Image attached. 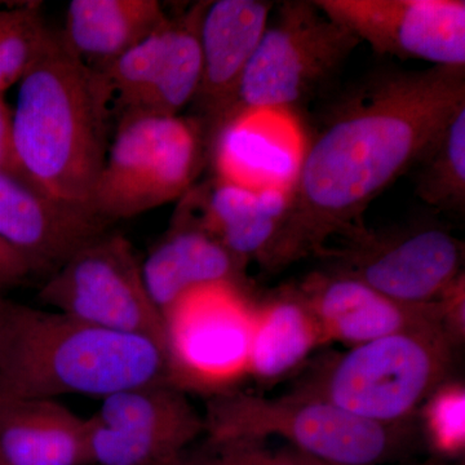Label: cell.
Instances as JSON below:
<instances>
[{
    "label": "cell",
    "instance_id": "1",
    "mask_svg": "<svg viewBox=\"0 0 465 465\" xmlns=\"http://www.w3.org/2000/svg\"><path fill=\"white\" fill-rule=\"evenodd\" d=\"M465 108V66H381L338 92L318 116L289 193L268 272L316 256L351 225Z\"/></svg>",
    "mask_w": 465,
    "mask_h": 465
},
{
    "label": "cell",
    "instance_id": "2",
    "mask_svg": "<svg viewBox=\"0 0 465 465\" xmlns=\"http://www.w3.org/2000/svg\"><path fill=\"white\" fill-rule=\"evenodd\" d=\"M113 106L114 92L106 75L75 56L61 33L51 30L18 82L14 109L18 161L34 188L91 211L112 142Z\"/></svg>",
    "mask_w": 465,
    "mask_h": 465
},
{
    "label": "cell",
    "instance_id": "3",
    "mask_svg": "<svg viewBox=\"0 0 465 465\" xmlns=\"http://www.w3.org/2000/svg\"><path fill=\"white\" fill-rule=\"evenodd\" d=\"M158 381H168L167 362L155 342L0 296L3 396L103 400Z\"/></svg>",
    "mask_w": 465,
    "mask_h": 465
},
{
    "label": "cell",
    "instance_id": "4",
    "mask_svg": "<svg viewBox=\"0 0 465 465\" xmlns=\"http://www.w3.org/2000/svg\"><path fill=\"white\" fill-rule=\"evenodd\" d=\"M454 351L440 324L419 327L323 354L289 391L374 423H407L449 381Z\"/></svg>",
    "mask_w": 465,
    "mask_h": 465
},
{
    "label": "cell",
    "instance_id": "5",
    "mask_svg": "<svg viewBox=\"0 0 465 465\" xmlns=\"http://www.w3.org/2000/svg\"><path fill=\"white\" fill-rule=\"evenodd\" d=\"M213 439L283 440L329 465H387L405 460L423 445L418 420L381 424L324 401L282 394L273 399L229 391L211 397L203 415Z\"/></svg>",
    "mask_w": 465,
    "mask_h": 465
},
{
    "label": "cell",
    "instance_id": "6",
    "mask_svg": "<svg viewBox=\"0 0 465 465\" xmlns=\"http://www.w3.org/2000/svg\"><path fill=\"white\" fill-rule=\"evenodd\" d=\"M360 45L314 0L274 5L242 78L229 128L266 110L295 112L326 94Z\"/></svg>",
    "mask_w": 465,
    "mask_h": 465
},
{
    "label": "cell",
    "instance_id": "7",
    "mask_svg": "<svg viewBox=\"0 0 465 465\" xmlns=\"http://www.w3.org/2000/svg\"><path fill=\"white\" fill-rule=\"evenodd\" d=\"M210 163L203 128L189 116L119 115L91 200L106 223L179 201Z\"/></svg>",
    "mask_w": 465,
    "mask_h": 465
},
{
    "label": "cell",
    "instance_id": "8",
    "mask_svg": "<svg viewBox=\"0 0 465 465\" xmlns=\"http://www.w3.org/2000/svg\"><path fill=\"white\" fill-rule=\"evenodd\" d=\"M314 258L323 271L353 278L405 304H430L463 274L464 243L433 220L369 228L351 225Z\"/></svg>",
    "mask_w": 465,
    "mask_h": 465
},
{
    "label": "cell",
    "instance_id": "9",
    "mask_svg": "<svg viewBox=\"0 0 465 465\" xmlns=\"http://www.w3.org/2000/svg\"><path fill=\"white\" fill-rule=\"evenodd\" d=\"M255 302L249 287L215 283L171 305L163 313L168 382L213 397L247 378Z\"/></svg>",
    "mask_w": 465,
    "mask_h": 465
},
{
    "label": "cell",
    "instance_id": "10",
    "mask_svg": "<svg viewBox=\"0 0 465 465\" xmlns=\"http://www.w3.org/2000/svg\"><path fill=\"white\" fill-rule=\"evenodd\" d=\"M38 300L82 322L166 347L163 317L143 282L142 262L118 232L106 231L76 250L45 281Z\"/></svg>",
    "mask_w": 465,
    "mask_h": 465
},
{
    "label": "cell",
    "instance_id": "11",
    "mask_svg": "<svg viewBox=\"0 0 465 465\" xmlns=\"http://www.w3.org/2000/svg\"><path fill=\"white\" fill-rule=\"evenodd\" d=\"M85 420L91 465H177L206 433L203 415L168 381L110 394Z\"/></svg>",
    "mask_w": 465,
    "mask_h": 465
},
{
    "label": "cell",
    "instance_id": "12",
    "mask_svg": "<svg viewBox=\"0 0 465 465\" xmlns=\"http://www.w3.org/2000/svg\"><path fill=\"white\" fill-rule=\"evenodd\" d=\"M375 54L465 66L463 0H314Z\"/></svg>",
    "mask_w": 465,
    "mask_h": 465
},
{
    "label": "cell",
    "instance_id": "13",
    "mask_svg": "<svg viewBox=\"0 0 465 465\" xmlns=\"http://www.w3.org/2000/svg\"><path fill=\"white\" fill-rule=\"evenodd\" d=\"M274 5L266 0H216L202 18L201 81L191 105L192 116L206 136L210 163L217 140L232 124L242 78Z\"/></svg>",
    "mask_w": 465,
    "mask_h": 465
},
{
    "label": "cell",
    "instance_id": "14",
    "mask_svg": "<svg viewBox=\"0 0 465 465\" xmlns=\"http://www.w3.org/2000/svg\"><path fill=\"white\" fill-rule=\"evenodd\" d=\"M289 213V193L215 176L180 198L173 215L191 220L244 264L266 269Z\"/></svg>",
    "mask_w": 465,
    "mask_h": 465
},
{
    "label": "cell",
    "instance_id": "15",
    "mask_svg": "<svg viewBox=\"0 0 465 465\" xmlns=\"http://www.w3.org/2000/svg\"><path fill=\"white\" fill-rule=\"evenodd\" d=\"M293 286L316 318L327 344L341 342L351 348L393 333L440 324L439 302L405 304L360 281L323 269Z\"/></svg>",
    "mask_w": 465,
    "mask_h": 465
},
{
    "label": "cell",
    "instance_id": "16",
    "mask_svg": "<svg viewBox=\"0 0 465 465\" xmlns=\"http://www.w3.org/2000/svg\"><path fill=\"white\" fill-rule=\"evenodd\" d=\"M108 226L91 211L0 173V238L20 251L35 272L54 271Z\"/></svg>",
    "mask_w": 465,
    "mask_h": 465
},
{
    "label": "cell",
    "instance_id": "17",
    "mask_svg": "<svg viewBox=\"0 0 465 465\" xmlns=\"http://www.w3.org/2000/svg\"><path fill=\"white\" fill-rule=\"evenodd\" d=\"M246 268L201 226L177 215L142 262L143 282L162 317L183 295L198 287L215 283L249 287Z\"/></svg>",
    "mask_w": 465,
    "mask_h": 465
},
{
    "label": "cell",
    "instance_id": "18",
    "mask_svg": "<svg viewBox=\"0 0 465 465\" xmlns=\"http://www.w3.org/2000/svg\"><path fill=\"white\" fill-rule=\"evenodd\" d=\"M0 465H91L87 420L56 400L0 397Z\"/></svg>",
    "mask_w": 465,
    "mask_h": 465
},
{
    "label": "cell",
    "instance_id": "19",
    "mask_svg": "<svg viewBox=\"0 0 465 465\" xmlns=\"http://www.w3.org/2000/svg\"><path fill=\"white\" fill-rule=\"evenodd\" d=\"M326 345L320 324L295 286L255 302L249 376L260 384L289 378Z\"/></svg>",
    "mask_w": 465,
    "mask_h": 465
},
{
    "label": "cell",
    "instance_id": "20",
    "mask_svg": "<svg viewBox=\"0 0 465 465\" xmlns=\"http://www.w3.org/2000/svg\"><path fill=\"white\" fill-rule=\"evenodd\" d=\"M167 17L157 0H72L60 33L75 56L103 72Z\"/></svg>",
    "mask_w": 465,
    "mask_h": 465
},
{
    "label": "cell",
    "instance_id": "21",
    "mask_svg": "<svg viewBox=\"0 0 465 465\" xmlns=\"http://www.w3.org/2000/svg\"><path fill=\"white\" fill-rule=\"evenodd\" d=\"M208 5L194 3L174 16L173 43L161 76L142 104L127 113L176 116L191 105L201 81V25Z\"/></svg>",
    "mask_w": 465,
    "mask_h": 465
},
{
    "label": "cell",
    "instance_id": "22",
    "mask_svg": "<svg viewBox=\"0 0 465 465\" xmlns=\"http://www.w3.org/2000/svg\"><path fill=\"white\" fill-rule=\"evenodd\" d=\"M414 192L423 203L440 213H465V108L419 158Z\"/></svg>",
    "mask_w": 465,
    "mask_h": 465
},
{
    "label": "cell",
    "instance_id": "23",
    "mask_svg": "<svg viewBox=\"0 0 465 465\" xmlns=\"http://www.w3.org/2000/svg\"><path fill=\"white\" fill-rule=\"evenodd\" d=\"M174 33V16L110 64L104 74L114 92V106L119 115L133 112L157 84L166 64Z\"/></svg>",
    "mask_w": 465,
    "mask_h": 465
},
{
    "label": "cell",
    "instance_id": "24",
    "mask_svg": "<svg viewBox=\"0 0 465 465\" xmlns=\"http://www.w3.org/2000/svg\"><path fill=\"white\" fill-rule=\"evenodd\" d=\"M42 3H0V94L24 78L51 33Z\"/></svg>",
    "mask_w": 465,
    "mask_h": 465
},
{
    "label": "cell",
    "instance_id": "25",
    "mask_svg": "<svg viewBox=\"0 0 465 465\" xmlns=\"http://www.w3.org/2000/svg\"><path fill=\"white\" fill-rule=\"evenodd\" d=\"M419 430L436 459L459 460L465 450V387L446 381L419 409Z\"/></svg>",
    "mask_w": 465,
    "mask_h": 465
},
{
    "label": "cell",
    "instance_id": "26",
    "mask_svg": "<svg viewBox=\"0 0 465 465\" xmlns=\"http://www.w3.org/2000/svg\"><path fill=\"white\" fill-rule=\"evenodd\" d=\"M440 304V324L454 344L460 347L465 339V275L460 274L437 300Z\"/></svg>",
    "mask_w": 465,
    "mask_h": 465
},
{
    "label": "cell",
    "instance_id": "27",
    "mask_svg": "<svg viewBox=\"0 0 465 465\" xmlns=\"http://www.w3.org/2000/svg\"><path fill=\"white\" fill-rule=\"evenodd\" d=\"M0 173L33 186L18 161L14 136V109L9 108L3 94H0Z\"/></svg>",
    "mask_w": 465,
    "mask_h": 465
},
{
    "label": "cell",
    "instance_id": "28",
    "mask_svg": "<svg viewBox=\"0 0 465 465\" xmlns=\"http://www.w3.org/2000/svg\"><path fill=\"white\" fill-rule=\"evenodd\" d=\"M33 273H35V268L32 262L0 238V290L23 283Z\"/></svg>",
    "mask_w": 465,
    "mask_h": 465
},
{
    "label": "cell",
    "instance_id": "29",
    "mask_svg": "<svg viewBox=\"0 0 465 465\" xmlns=\"http://www.w3.org/2000/svg\"><path fill=\"white\" fill-rule=\"evenodd\" d=\"M418 465H464L460 460H440V459H433V460L427 461V463Z\"/></svg>",
    "mask_w": 465,
    "mask_h": 465
},
{
    "label": "cell",
    "instance_id": "30",
    "mask_svg": "<svg viewBox=\"0 0 465 465\" xmlns=\"http://www.w3.org/2000/svg\"><path fill=\"white\" fill-rule=\"evenodd\" d=\"M3 396V390H2V385H0V397Z\"/></svg>",
    "mask_w": 465,
    "mask_h": 465
}]
</instances>
